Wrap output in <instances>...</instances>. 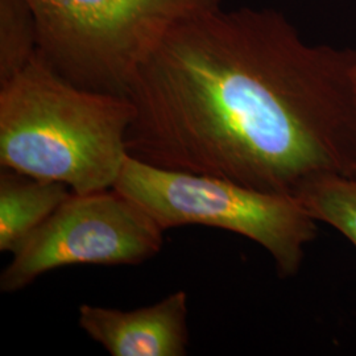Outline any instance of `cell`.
I'll return each mask as SVG.
<instances>
[{
	"label": "cell",
	"mask_w": 356,
	"mask_h": 356,
	"mask_svg": "<svg viewBox=\"0 0 356 356\" xmlns=\"http://www.w3.org/2000/svg\"><path fill=\"white\" fill-rule=\"evenodd\" d=\"M356 49L312 45L282 13L220 7L139 65L127 151L151 165L294 197L356 169Z\"/></svg>",
	"instance_id": "1"
},
{
	"label": "cell",
	"mask_w": 356,
	"mask_h": 356,
	"mask_svg": "<svg viewBox=\"0 0 356 356\" xmlns=\"http://www.w3.org/2000/svg\"><path fill=\"white\" fill-rule=\"evenodd\" d=\"M135 110L127 97L81 89L36 56L0 85V165L76 194L114 188Z\"/></svg>",
	"instance_id": "2"
},
{
	"label": "cell",
	"mask_w": 356,
	"mask_h": 356,
	"mask_svg": "<svg viewBox=\"0 0 356 356\" xmlns=\"http://www.w3.org/2000/svg\"><path fill=\"white\" fill-rule=\"evenodd\" d=\"M38 54L81 89L127 97L139 65L181 20L222 0H28Z\"/></svg>",
	"instance_id": "3"
},
{
	"label": "cell",
	"mask_w": 356,
	"mask_h": 356,
	"mask_svg": "<svg viewBox=\"0 0 356 356\" xmlns=\"http://www.w3.org/2000/svg\"><path fill=\"white\" fill-rule=\"evenodd\" d=\"M166 231L182 226L225 229L261 245L281 277L301 268L317 220L294 197L256 191L226 178L170 170L128 156L114 186Z\"/></svg>",
	"instance_id": "4"
},
{
	"label": "cell",
	"mask_w": 356,
	"mask_h": 356,
	"mask_svg": "<svg viewBox=\"0 0 356 356\" xmlns=\"http://www.w3.org/2000/svg\"><path fill=\"white\" fill-rule=\"evenodd\" d=\"M164 245V229L115 188L70 197L13 252L0 291L26 289L40 276L73 266H139Z\"/></svg>",
	"instance_id": "5"
},
{
	"label": "cell",
	"mask_w": 356,
	"mask_h": 356,
	"mask_svg": "<svg viewBox=\"0 0 356 356\" xmlns=\"http://www.w3.org/2000/svg\"><path fill=\"white\" fill-rule=\"evenodd\" d=\"M189 298L178 291L134 310L83 304L78 325L113 356H185L189 346Z\"/></svg>",
	"instance_id": "6"
},
{
	"label": "cell",
	"mask_w": 356,
	"mask_h": 356,
	"mask_svg": "<svg viewBox=\"0 0 356 356\" xmlns=\"http://www.w3.org/2000/svg\"><path fill=\"white\" fill-rule=\"evenodd\" d=\"M73 191L61 182L0 172V251L11 252L64 204Z\"/></svg>",
	"instance_id": "7"
},
{
	"label": "cell",
	"mask_w": 356,
	"mask_h": 356,
	"mask_svg": "<svg viewBox=\"0 0 356 356\" xmlns=\"http://www.w3.org/2000/svg\"><path fill=\"white\" fill-rule=\"evenodd\" d=\"M317 222L338 229L356 247V179L344 176L318 178L296 195Z\"/></svg>",
	"instance_id": "8"
},
{
	"label": "cell",
	"mask_w": 356,
	"mask_h": 356,
	"mask_svg": "<svg viewBox=\"0 0 356 356\" xmlns=\"http://www.w3.org/2000/svg\"><path fill=\"white\" fill-rule=\"evenodd\" d=\"M38 23L28 0H0V85L36 56Z\"/></svg>",
	"instance_id": "9"
},
{
	"label": "cell",
	"mask_w": 356,
	"mask_h": 356,
	"mask_svg": "<svg viewBox=\"0 0 356 356\" xmlns=\"http://www.w3.org/2000/svg\"><path fill=\"white\" fill-rule=\"evenodd\" d=\"M350 178H354V179H356V169L354 170V172H353V175L350 176Z\"/></svg>",
	"instance_id": "10"
},
{
	"label": "cell",
	"mask_w": 356,
	"mask_h": 356,
	"mask_svg": "<svg viewBox=\"0 0 356 356\" xmlns=\"http://www.w3.org/2000/svg\"><path fill=\"white\" fill-rule=\"evenodd\" d=\"M354 78H355V89H356V64H355V72H354Z\"/></svg>",
	"instance_id": "11"
}]
</instances>
